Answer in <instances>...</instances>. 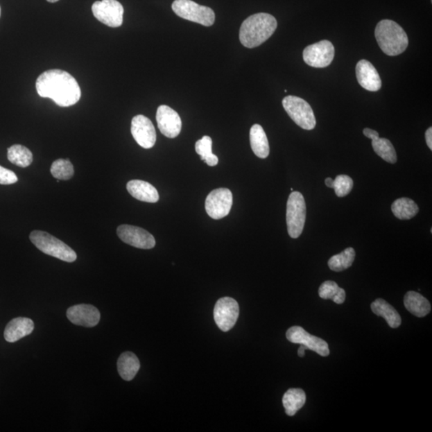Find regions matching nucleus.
<instances>
[{
    "mask_svg": "<svg viewBox=\"0 0 432 432\" xmlns=\"http://www.w3.org/2000/svg\"><path fill=\"white\" fill-rule=\"evenodd\" d=\"M35 87L41 97L51 98L60 107L75 105L81 98L80 87L75 78L60 69L42 73Z\"/></svg>",
    "mask_w": 432,
    "mask_h": 432,
    "instance_id": "f257e3e1",
    "label": "nucleus"
},
{
    "mask_svg": "<svg viewBox=\"0 0 432 432\" xmlns=\"http://www.w3.org/2000/svg\"><path fill=\"white\" fill-rule=\"evenodd\" d=\"M277 28L273 15L258 13L243 21L239 30V40L248 49L257 48L266 42Z\"/></svg>",
    "mask_w": 432,
    "mask_h": 432,
    "instance_id": "f03ea898",
    "label": "nucleus"
},
{
    "mask_svg": "<svg viewBox=\"0 0 432 432\" xmlns=\"http://www.w3.org/2000/svg\"><path fill=\"white\" fill-rule=\"evenodd\" d=\"M374 35L384 54L397 56L404 53L408 46L407 33L395 21L383 19L378 23Z\"/></svg>",
    "mask_w": 432,
    "mask_h": 432,
    "instance_id": "7ed1b4c3",
    "label": "nucleus"
},
{
    "mask_svg": "<svg viewBox=\"0 0 432 432\" xmlns=\"http://www.w3.org/2000/svg\"><path fill=\"white\" fill-rule=\"evenodd\" d=\"M30 239L40 251L49 256L67 263L74 262L77 259L74 250L48 232L33 231L30 234Z\"/></svg>",
    "mask_w": 432,
    "mask_h": 432,
    "instance_id": "20e7f679",
    "label": "nucleus"
},
{
    "mask_svg": "<svg viewBox=\"0 0 432 432\" xmlns=\"http://www.w3.org/2000/svg\"><path fill=\"white\" fill-rule=\"evenodd\" d=\"M173 12L180 18L211 27L215 23L216 15L210 8L202 6L191 0H175Z\"/></svg>",
    "mask_w": 432,
    "mask_h": 432,
    "instance_id": "39448f33",
    "label": "nucleus"
},
{
    "mask_svg": "<svg viewBox=\"0 0 432 432\" xmlns=\"http://www.w3.org/2000/svg\"><path fill=\"white\" fill-rule=\"evenodd\" d=\"M306 215L304 197L299 191H293L289 196L287 204L288 232L291 238L296 239L304 231Z\"/></svg>",
    "mask_w": 432,
    "mask_h": 432,
    "instance_id": "423d86ee",
    "label": "nucleus"
},
{
    "mask_svg": "<svg viewBox=\"0 0 432 432\" xmlns=\"http://www.w3.org/2000/svg\"><path fill=\"white\" fill-rule=\"evenodd\" d=\"M285 111L299 127L305 130L316 128V121L310 104L297 96H288L283 100Z\"/></svg>",
    "mask_w": 432,
    "mask_h": 432,
    "instance_id": "0eeeda50",
    "label": "nucleus"
},
{
    "mask_svg": "<svg viewBox=\"0 0 432 432\" xmlns=\"http://www.w3.org/2000/svg\"><path fill=\"white\" fill-rule=\"evenodd\" d=\"M92 13L100 22L110 28L123 24L124 9L117 0H102L93 3Z\"/></svg>",
    "mask_w": 432,
    "mask_h": 432,
    "instance_id": "6e6552de",
    "label": "nucleus"
},
{
    "mask_svg": "<svg viewBox=\"0 0 432 432\" xmlns=\"http://www.w3.org/2000/svg\"><path fill=\"white\" fill-rule=\"evenodd\" d=\"M335 57V48L329 40H322L309 45L304 50L303 58L306 64L324 69L329 67Z\"/></svg>",
    "mask_w": 432,
    "mask_h": 432,
    "instance_id": "1a4fd4ad",
    "label": "nucleus"
},
{
    "mask_svg": "<svg viewBox=\"0 0 432 432\" xmlns=\"http://www.w3.org/2000/svg\"><path fill=\"white\" fill-rule=\"evenodd\" d=\"M232 204V191L227 189H218L207 196L205 201L206 211L214 220H221L230 213Z\"/></svg>",
    "mask_w": 432,
    "mask_h": 432,
    "instance_id": "9d476101",
    "label": "nucleus"
},
{
    "mask_svg": "<svg viewBox=\"0 0 432 432\" xmlns=\"http://www.w3.org/2000/svg\"><path fill=\"white\" fill-rule=\"evenodd\" d=\"M239 315L237 301L231 297H223L216 302L214 309L216 324L221 331H230L236 324Z\"/></svg>",
    "mask_w": 432,
    "mask_h": 432,
    "instance_id": "9b49d317",
    "label": "nucleus"
},
{
    "mask_svg": "<svg viewBox=\"0 0 432 432\" xmlns=\"http://www.w3.org/2000/svg\"><path fill=\"white\" fill-rule=\"evenodd\" d=\"M286 336L288 341L304 345L308 349L314 351L321 356H329L330 350L327 343L319 337L309 334L303 327H291L286 333Z\"/></svg>",
    "mask_w": 432,
    "mask_h": 432,
    "instance_id": "f8f14e48",
    "label": "nucleus"
},
{
    "mask_svg": "<svg viewBox=\"0 0 432 432\" xmlns=\"http://www.w3.org/2000/svg\"><path fill=\"white\" fill-rule=\"evenodd\" d=\"M117 235L123 242L137 248L152 249L155 246L154 236L141 227L121 225L117 228Z\"/></svg>",
    "mask_w": 432,
    "mask_h": 432,
    "instance_id": "ddd939ff",
    "label": "nucleus"
},
{
    "mask_svg": "<svg viewBox=\"0 0 432 432\" xmlns=\"http://www.w3.org/2000/svg\"><path fill=\"white\" fill-rule=\"evenodd\" d=\"M131 131L135 141L145 149L154 147L156 142V132L154 125L143 114L135 116L132 121Z\"/></svg>",
    "mask_w": 432,
    "mask_h": 432,
    "instance_id": "4468645a",
    "label": "nucleus"
},
{
    "mask_svg": "<svg viewBox=\"0 0 432 432\" xmlns=\"http://www.w3.org/2000/svg\"><path fill=\"white\" fill-rule=\"evenodd\" d=\"M156 121L161 133L166 137L174 139L180 135L182 129V121L179 116L173 108L161 105L156 112Z\"/></svg>",
    "mask_w": 432,
    "mask_h": 432,
    "instance_id": "2eb2a0df",
    "label": "nucleus"
},
{
    "mask_svg": "<svg viewBox=\"0 0 432 432\" xmlns=\"http://www.w3.org/2000/svg\"><path fill=\"white\" fill-rule=\"evenodd\" d=\"M67 317L78 326L93 327L96 326L101 320L100 311L90 304H79L71 306L67 311Z\"/></svg>",
    "mask_w": 432,
    "mask_h": 432,
    "instance_id": "dca6fc26",
    "label": "nucleus"
},
{
    "mask_svg": "<svg viewBox=\"0 0 432 432\" xmlns=\"http://www.w3.org/2000/svg\"><path fill=\"white\" fill-rule=\"evenodd\" d=\"M356 77L361 86L368 91L378 92L382 87V81L376 67L372 62L362 60L356 65Z\"/></svg>",
    "mask_w": 432,
    "mask_h": 432,
    "instance_id": "f3484780",
    "label": "nucleus"
},
{
    "mask_svg": "<svg viewBox=\"0 0 432 432\" xmlns=\"http://www.w3.org/2000/svg\"><path fill=\"white\" fill-rule=\"evenodd\" d=\"M35 329L34 322L25 317L10 320L4 330V338L9 343H15L33 333Z\"/></svg>",
    "mask_w": 432,
    "mask_h": 432,
    "instance_id": "a211bd4d",
    "label": "nucleus"
},
{
    "mask_svg": "<svg viewBox=\"0 0 432 432\" xmlns=\"http://www.w3.org/2000/svg\"><path fill=\"white\" fill-rule=\"evenodd\" d=\"M127 190L130 195L139 201L154 204L159 200L158 191L146 181L139 180L129 181Z\"/></svg>",
    "mask_w": 432,
    "mask_h": 432,
    "instance_id": "6ab92c4d",
    "label": "nucleus"
},
{
    "mask_svg": "<svg viewBox=\"0 0 432 432\" xmlns=\"http://www.w3.org/2000/svg\"><path fill=\"white\" fill-rule=\"evenodd\" d=\"M250 143L254 155L260 159H266L270 153L268 139L263 128L254 124L250 130Z\"/></svg>",
    "mask_w": 432,
    "mask_h": 432,
    "instance_id": "aec40b11",
    "label": "nucleus"
},
{
    "mask_svg": "<svg viewBox=\"0 0 432 432\" xmlns=\"http://www.w3.org/2000/svg\"><path fill=\"white\" fill-rule=\"evenodd\" d=\"M405 308L416 317H424L430 313L431 306L424 296L415 291H408L404 296Z\"/></svg>",
    "mask_w": 432,
    "mask_h": 432,
    "instance_id": "412c9836",
    "label": "nucleus"
},
{
    "mask_svg": "<svg viewBox=\"0 0 432 432\" xmlns=\"http://www.w3.org/2000/svg\"><path fill=\"white\" fill-rule=\"evenodd\" d=\"M117 368L119 376L124 381H131L139 370L140 363L138 357L134 353L126 352L119 356Z\"/></svg>",
    "mask_w": 432,
    "mask_h": 432,
    "instance_id": "4be33fe9",
    "label": "nucleus"
},
{
    "mask_svg": "<svg viewBox=\"0 0 432 432\" xmlns=\"http://www.w3.org/2000/svg\"><path fill=\"white\" fill-rule=\"evenodd\" d=\"M371 309L374 314L382 316L392 329H397L401 325V316L387 301L383 299H377L372 304Z\"/></svg>",
    "mask_w": 432,
    "mask_h": 432,
    "instance_id": "5701e85b",
    "label": "nucleus"
},
{
    "mask_svg": "<svg viewBox=\"0 0 432 432\" xmlns=\"http://www.w3.org/2000/svg\"><path fill=\"white\" fill-rule=\"evenodd\" d=\"M306 403V394L303 389L291 388L284 395L283 405L285 413L293 416L304 407Z\"/></svg>",
    "mask_w": 432,
    "mask_h": 432,
    "instance_id": "b1692460",
    "label": "nucleus"
},
{
    "mask_svg": "<svg viewBox=\"0 0 432 432\" xmlns=\"http://www.w3.org/2000/svg\"><path fill=\"white\" fill-rule=\"evenodd\" d=\"M419 210L418 205L409 198H400L394 201L392 205L394 216L401 221L411 220L418 214Z\"/></svg>",
    "mask_w": 432,
    "mask_h": 432,
    "instance_id": "393cba45",
    "label": "nucleus"
},
{
    "mask_svg": "<svg viewBox=\"0 0 432 432\" xmlns=\"http://www.w3.org/2000/svg\"><path fill=\"white\" fill-rule=\"evenodd\" d=\"M372 141L374 152L379 157H381L390 164H394L397 162V152H395V149L390 140L385 138H379V137H374Z\"/></svg>",
    "mask_w": 432,
    "mask_h": 432,
    "instance_id": "a878e982",
    "label": "nucleus"
},
{
    "mask_svg": "<svg viewBox=\"0 0 432 432\" xmlns=\"http://www.w3.org/2000/svg\"><path fill=\"white\" fill-rule=\"evenodd\" d=\"M8 159L10 163L27 168L33 161V155L31 150L19 144H15L8 149Z\"/></svg>",
    "mask_w": 432,
    "mask_h": 432,
    "instance_id": "bb28decb",
    "label": "nucleus"
},
{
    "mask_svg": "<svg viewBox=\"0 0 432 432\" xmlns=\"http://www.w3.org/2000/svg\"><path fill=\"white\" fill-rule=\"evenodd\" d=\"M356 258V252L352 248H348L340 254H336L329 260V267L333 272H342L349 268Z\"/></svg>",
    "mask_w": 432,
    "mask_h": 432,
    "instance_id": "cd10ccee",
    "label": "nucleus"
},
{
    "mask_svg": "<svg viewBox=\"0 0 432 432\" xmlns=\"http://www.w3.org/2000/svg\"><path fill=\"white\" fill-rule=\"evenodd\" d=\"M212 140L211 137H205L198 140L196 144V150L198 155L201 156V159L210 166L218 164V159L217 156L212 153Z\"/></svg>",
    "mask_w": 432,
    "mask_h": 432,
    "instance_id": "c85d7f7f",
    "label": "nucleus"
},
{
    "mask_svg": "<svg viewBox=\"0 0 432 432\" xmlns=\"http://www.w3.org/2000/svg\"><path fill=\"white\" fill-rule=\"evenodd\" d=\"M51 173L59 180H69L74 175V166L69 159H59L51 166Z\"/></svg>",
    "mask_w": 432,
    "mask_h": 432,
    "instance_id": "c756f323",
    "label": "nucleus"
},
{
    "mask_svg": "<svg viewBox=\"0 0 432 432\" xmlns=\"http://www.w3.org/2000/svg\"><path fill=\"white\" fill-rule=\"evenodd\" d=\"M336 194L338 197H345L350 193L353 189V180L350 176L346 175H338L334 180Z\"/></svg>",
    "mask_w": 432,
    "mask_h": 432,
    "instance_id": "7c9ffc66",
    "label": "nucleus"
},
{
    "mask_svg": "<svg viewBox=\"0 0 432 432\" xmlns=\"http://www.w3.org/2000/svg\"><path fill=\"white\" fill-rule=\"evenodd\" d=\"M340 288L334 281H325L320 285L319 288V295L322 300L334 299L339 293Z\"/></svg>",
    "mask_w": 432,
    "mask_h": 432,
    "instance_id": "2f4dec72",
    "label": "nucleus"
},
{
    "mask_svg": "<svg viewBox=\"0 0 432 432\" xmlns=\"http://www.w3.org/2000/svg\"><path fill=\"white\" fill-rule=\"evenodd\" d=\"M18 178L12 171L0 166V184L9 185L17 183Z\"/></svg>",
    "mask_w": 432,
    "mask_h": 432,
    "instance_id": "473e14b6",
    "label": "nucleus"
},
{
    "mask_svg": "<svg viewBox=\"0 0 432 432\" xmlns=\"http://www.w3.org/2000/svg\"><path fill=\"white\" fill-rule=\"evenodd\" d=\"M363 135H365L366 137L372 139L374 137H379V133L374 130L370 128H365L363 130Z\"/></svg>",
    "mask_w": 432,
    "mask_h": 432,
    "instance_id": "72a5a7b5",
    "label": "nucleus"
},
{
    "mask_svg": "<svg viewBox=\"0 0 432 432\" xmlns=\"http://www.w3.org/2000/svg\"><path fill=\"white\" fill-rule=\"evenodd\" d=\"M425 139L426 144H428L429 148L432 150V128H429L426 130L425 133Z\"/></svg>",
    "mask_w": 432,
    "mask_h": 432,
    "instance_id": "f704fd0d",
    "label": "nucleus"
},
{
    "mask_svg": "<svg viewBox=\"0 0 432 432\" xmlns=\"http://www.w3.org/2000/svg\"><path fill=\"white\" fill-rule=\"evenodd\" d=\"M308 349L304 345H301L298 350V355L300 357H304L305 356V350Z\"/></svg>",
    "mask_w": 432,
    "mask_h": 432,
    "instance_id": "c9c22d12",
    "label": "nucleus"
},
{
    "mask_svg": "<svg viewBox=\"0 0 432 432\" xmlns=\"http://www.w3.org/2000/svg\"><path fill=\"white\" fill-rule=\"evenodd\" d=\"M325 184L327 187H330V189H333V187H334V180L329 177V178L325 180Z\"/></svg>",
    "mask_w": 432,
    "mask_h": 432,
    "instance_id": "e433bc0d",
    "label": "nucleus"
},
{
    "mask_svg": "<svg viewBox=\"0 0 432 432\" xmlns=\"http://www.w3.org/2000/svg\"><path fill=\"white\" fill-rule=\"evenodd\" d=\"M46 1L49 3H56V2H58L59 0H46Z\"/></svg>",
    "mask_w": 432,
    "mask_h": 432,
    "instance_id": "4c0bfd02",
    "label": "nucleus"
},
{
    "mask_svg": "<svg viewBox=\"0 0 432 432\" xmlns=\"http://www.w3.org/2000/svg\"><path fill=\"white\" fill-rule=\"evenodd\" d=\"M0 15H1V8H0Z\"/></svg>",
    "mask_w": 432,
    "mask_h": 432,
    "instance_id": "58836bf2",
    "label": "nucleus"
}]
</instances>
